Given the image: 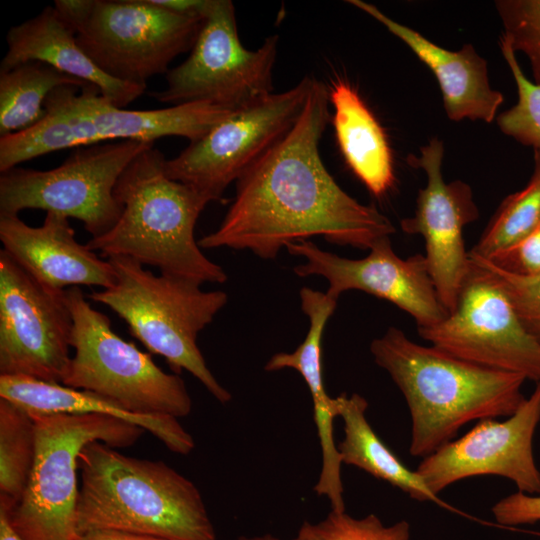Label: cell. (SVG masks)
<instances>
[{
	"instance_id": "cell-25",
	"label": "cell",
	"mask_w": 540,
	"mask_h": 540,
	"mask_svg": "<svg viewBox=\"0 0 540 540\" xmlns=\"http://www.w3.org/2000/svg\"><path fill=\"white\" fill-rule=\"evenodd\" d=\"M89 84L40 62L29 61L0 71V136L27 130L46 116L47 96L57 87Z\"/></svg>"
},
{
	"instance_id": "cell-27",
	"label": "cell",
	"mask_w": 540,
	"mask_h": 540,
	"mask_svg": "<svg viewBox=\"0 0 540 540\" xmlns=\"http://www.w3.org/2000/svg\"><path fill=\"white\" fill-rule=\"evenodd\" d=\"M539 225L540 150H534V170L528 184L504 199L470 252L491 259L523 240Z\"/></svg>"
},
{
	"instance_id": "cell-20",
	"label": "cell",
	"mask_w": 540,
	"mask_h": 540,
	"mask_svg": "<svg viewBox=\"0 0 540 540\" xmlns=\"http://www.w3.org/2000/svg\"><path fill=\"white\" fill-rule=\"evenodd\" d=\"M301 309L308 317L310 326L304 341L291 353L274 354L266 363L265 370L285 368L296 370L306 382L314 411V422L322 452V467L314 491L328 498L331 510L345 511L344 488L341 478V457L334 441V398L324 387L321 364V342L326 323L333 314L337 299L327 293L304 287L300 291Z\"/></svg>"
},
{
	"instance_id": "cell-37",
	"label": "cell",
	"mask_w": 540,
	"mask_h": 540,
	"mask_svg": "<svg viewBox=\"0 0 540 540\" xmlns=\"http://www.w3.org/2000/svg\"><path fill=\"white\" fill-rule=\"evenodd\" d=\"M234 540H281L278 537L272 535V534H263V535H255V536H239Z\"/></svg>"
},
{
	"instance_id": "cell-17",
	"label": "cell",
	"mask_w": 540,
	"mask_h": 540,
	"mask_svg": "<svg viewBox=\"0 0 540 540\" xmlns=\"http://www.w3.org/2000/svg\"><path fill=\"white\" fill-rule=\"evenodd\" d=\"M443 155V142L433 138L420 148L419 156L407 158L409 165L426 172L427 185L418 193L414 215L401 221V229L423 236L429 273L449 315L471 268L464 227L478 218L479 211L467 183L444 181Z\"/></svg>"
},
{
	"instance_id": "cell-19",
	"label": "cell",
	"mask_w": 540,
	"mask_h": 540,
	"mask_svg": "<svg viewBox=\"0 0 540 540\" xmlns=\"http://www.w3.org/2000/svg\"><path fill=\"white\" fill-rule=\"evenodd\" d=\"M348 3L385 26L433 72L450 120L467 118L491 123L495 119L504 96L491 88L487 61L472 44H465L458 51H450L388 17L373 4L362 0H349Z\"/></svg>"
},
{
	"instance_id": "cell-24",
	"label": "cell",
	"mask_w": 540,
	"mask_h": 540,
	"mask_svg": "<svg viewBox=\"0 0 540 540\" xmlns=\"http://www.w3.org/2000/svg\"><path fill=\"white\" fill-rule=\"evenodd\" d=\"M335 412L344 424V439L338 450L342 464L355 466L385 481L417 501H433L453 509L425 484L417 471L410 470L378 437L366 417L367 400L357 393L334 398Z\"/></svg>"
},
{
	"instance_id": "cell-4",
	"label": "cell",
	"mask_w": 540,
	"mask_h": 540,
	"mask_svg": "<svg viewBox=\"0 0 540 540\" xmlns=\"http://www.w3.org/2000/svg\"><path fill=\"white\" fill-rule=\"evenodd\" d=\"M165 161L153 145L128 164L114 188L122 206L119 220L86 245L102 257H129L157 267L163 275L200 285L224 283L227 274L204 255L194 236L197 219L210 201L170 179Z\"/></svg>"
},
{
	"instance_id": "cell-10",
	"label": "cell",
	"mask_w": 540,
	"mask_h": 540,
	"mask_svg": "<svg viewBox=\"0 0 540 540\" xmlns=\"http://www.w3.org/2000/svg\"><path fill=\"white\" fill-rule=\"evenodd\" d=\"M154 142L124 140L76 147L58 167L0 172V214L42 209L81 221L91 238L110 231L122 206L114 188L128 164Z\"/></svg>"
},
{
	"instance_id": "cell-28",
	"label": "cell",
	"mask_w": 540,
	"mask_h": 540,
	"mask_svg": "<svg viewBox=\"0 0 540 540\" xmlns=\"http://www.w3.org/2000/svg\"><path fill=\"white\" fill-rule=\"evenodd\" d=\"M500 48L515 80L518 101L496 117L497 125L503 134L540 150V85L525 76L516 52L502 36Z\"/></svg>"
},
{
	"instance_id": "cell-23",
	"label": "cell",
	"mask_w": 540,
	"mask_h": 540,
	"mask_svg": "<svg viewBox=\"0 0 540 540\" xmlns=\"http://www.w3.org/2000/svg\"><path fill=\"white\" fill-rule=\"evenodd\" d=\"M333 125L340 150L350 169L377 198L394 184L391 149L385 132L358 92L338 80L329 90Z\"/></svg>"
},
{
	"instance_id": "cell-32",
	"label": "cell",
	"mask_w": 540,
	"mask_h": 540,
	"mask_svg": "<svg viewBox=\"0 0 540 540\" xmlns=\"http://www.w3.org/2000/svg\"><path fill=\"white\" fill-rule=\"evenodd\" d=\"M487 260L504 271L515 275L525 277L539 276L540 225L514 246Z\"/></svg>"
},
{
	"instance_id": "cell-7",
	"label": "cell",
	"mask_w": 540,
	"mask_h": 540,
	"mask_svg": "<svg viewBox=\"0 0 540 540\" xmlns=\"http://www.w3.org/2000/svg\"><path fill=\"white\" fill-rule=\"evenodd\" d=\"M29 413L36 431L30 479L21 500L11 511L0 507L22 540H78L80 452L94 441L115 449L130 447L145 430L95 413Z\"/></svg>"
},
{
	"instance_id": "cell-9",
	"label": "cell",
	"mask_w": 540,
	"mask_h": 540,
	"mask_svg": "<svg viewBox=\"0 0 540 540\" xmlns=\"http://www.w3.org/2000/svg\"><path fill=\"white\" fill-rule=\"evenodd\" d=\"M73 319L71 357L63 385L93 392L136 414L186 417L192 400L178 374L164 372L151 355L112 330L80 287L65 290Z\"/></svg>"
},
{
	"instance_id": "cell-30",
	"label": "cell",
	"mask_w": 540,
	"mask_h": 540,
	"mask_svg": "<svg viewBox=\"0 0 540 540\" xmlns=\"http://www.w3.org/2000/svg\"><path fill=\"white\" fill-rule=\"evenodd\" d=\"M495 8L502 37L528 58L534 82L540 85V0H498Z\"/></svg>"
},
{
	"instance_id": "cell-29",
	"label": "cell",
	"mask_w": 540,
	"mask_h": 540,
	"mask_svg": "<svg viewBox=\"0 0 540 540\" xmlns=\"http://www.w3.org/2000/svg\"><path fill=\"white\" fill-rule=\"evenodd\" d=\"M410 531L406 520L385 525L373 513L356 518L346 511L331 510L317 523L304 521L292 540H410Z\"/></svg>"
},
{
	"instance_id": "cell-26",
	"label": "cell",
	"mask_w": 540,
	"mask_h": 540,
	"mask_svg": "<svg viewBox=\"0 0 540 540\" xmlns=\"http://www.w3.org/2000/svg\"><path fill=\"white\" fill-rule=\"evenodd\" d=\"M36 431L28 411L0 398V506L11 511L21 500L34 464Z\"/></svg>"
},
{
	"instance_id": "cell-12",
	"label": "cell",
	"mask_w": 540,
	"mask_h": 540,
	"mask_svg": "<svg viewBox=\"0 0 540 540\" xmlns=\"http://www.w3.org/2000/svg\"><path fill=\"white\" fill-rule=\"evenodd\" d=\"M313 77L293 88L230 114L175 158L165 161L166 175L190 186L210 202L275 146L297 121Z\"/></svg>"
},
{
	"instance_id": "cell-11",
	"label": "cell",
	"mask_w": 540,
	"mask_h": 540,
	"mask_svg": "<svg viewBox=\"0 0 540 540\" xmlns=\"http://www.w3.org/2000/svg\"><path fill=\"white\" fill-rule=\"evenodd\" d=\"M278 40L268 36L258 49H246L232 1L215 0L188 58L166 73L167 87L151 96L171 106L207 103L233 112L251 106L273 94Z\"/></svg>"
},
{
	"instance_id": "cell-35",
	"label": "cell",
	"mask_w": 540,
	"mask_h": 540,
	"mask_svg": "<svg viewBox=\"0 0 540 540\" xmlns=\"http://www.w3.org/2000/svg\"><path fill=\"white\" fill-rule=\"evenodd\" d=\"M78 540H172L159 536L115 529H96L80 534Z\"/></svg>"
},
{
	"instance_id": "cell-36",
	"label": "cell",
	"mask_w": 540,
	"mask_h": 540,
	"mask_svg": "<svg viewBox=\"0 0 540 540\" xmlns=\"http://www.w3.org/2000/svg\"><path fill=\"white\" fill-rule=\"evenodd\" d=\"M0 540H22L11 527L6 511L0 507Z\"/></svg>"
},
{
	"instance_id": "cell-8",
	"label": "cell",
	"mask_w": 540,
	"mask_h": 540,
	"mask_svg": "<svg viewBox=\"0 0 540 540\" xmlns=\"http://www.w3.org/2000/svg\"><path fill=\"white\" fill-rule=\"evenodd\" d=\"M83 52L106 75L146 86L190 51L205 19L183 16L151 0H56Z\"/></svg>"
},
{
	"instance_id": "cell-5",
	"label": "cell",
	"mask_w": 540,
	"mask_h": 540,
	"mask_svg": "<svg viewBox=\"0 0 540 540\" xmlns=\"http://www.w3.org/2000/svg\"><path fill=\"white\" fill-rule=\"evenodd\" d=\"M116 280L88 298L114 311L151 353L162 356L175 374L191 373L220 403L232 395L208 368L197 345L201 330L226 305L224 291H203L195 282L155 275L125 256L107 258Z\"/></svg>"
},
{
	"instance_id": "cell-34",
	"label": "cell",
	"mask_w": 540,
	"mask_h": 540,
	"mask_svg": "<svg viewBox=\"0 0 540 540\" xmlns=\"http://www.w3.org/2000/svg\"><path fill=\"white\" fill-rule=\"evenodd\" d=\"M215 0H151V2L174 13L205 19Z\"/></svg>"
},
{
	"instance_id": "cell-6",
	"label": "cell",
	"mask_w": 540,
	"mask_h": 540,
	"mask_svg": "<svg viewBox=\"0 0 540 540\" xmlns=\"http://www.w3.org/2000/svg\"><path fill=\"white\" fill-rule=\"evenodd\" d=\"M44 107L41 122L0 137V172L50 152L105 140L155 142L180 136L194 142L233 113L207 103L128 110L114 106L95 85L59 86L47 96Z\"/></svg>"
},
{
	"instance_id": "cell-21",
	"label": "cell",
	"mask_w": 540,
	"mask_h": 540,
	"mask_svg": "<svg viewBox=\"0 0 540 540\" xmlns=\"http://www.w3.org/2000/svg\"><path fill=\"white\" fill-rule=\"evenodd\" d=\"M8 50L0 71L29 61H40L99 88L114 106L124 108L143 94L146 86L113 79L83 52L72 27L53 6L8 31Z\"/></svg>"
},
{
	"instance_id": "cell-3",
	"label": "cell",
	"mask_w": 540,
	"mask_h": 540,
	"mask_svg": "<svg viewBox=\"0 0 540 540\" xmlns=\"http://www.w3.org/2000/svg\"><path fill=\"white\" fill-rule=\"evenodd\" d=\"M79 535L115 529L172 540H217L195 484L162 461L130 457L100 441L78 457Z\"/></svg>"
},
{
	"instance_id": "cell-14",
	"label": "cell",
	"mask_w": 540,
	"mask_h": 540,
	"mask_svg": "<svg viewBox=\"0 0 540 540\" xmlns=\"http://www.w3.org/2000/svg\"><path fill=\"white\" fill-rule=\"evenodd\" d=\"M73 319L65 290L43 286L0 251V375L62 383Z\"/></svg>"
},
{
	"instance_id": "cell-15",
	"label": "cell",
	"mask_w": 540,
	"mask_h": 540,
	"mask_svg": "<svg viewBox=\"0 0 540 540\" xmlns=\"http://www.w3.org/2000/svg\"><path fill=\"white\" fill-rule=\"evenodd\" d=\"M540 422V382L516 412L504 421L483 419L465 435L423 458L417 467L427 487L438 494L460 480L496 475L520 492L540 494V470L533 437Z\"/></svg>"
},
{
	"instance_id": "cell-22",
	"label": "cell",
	"mask_w": 540,
	"mask_h": 540,
	"mask_svg": "<svg viewBox=\"0 0 540 540\" xmlns=\"http://www.w3.org/2000/svg\"><path fill=\"white\" fill-rule=\"evenodd\" d=\"M0 398L29 412L95 413L118 418L150 432L170 451L188 455L194 439L178 418L159 414H136L93 392L27 376L0 375Z\"/></svg>"
},
{
	"instance_id": "cell-13",
	"label": "cell",
	"mask_w": 540,
	"mask_h": 540,
	"mask_svg": "<svg viewBox=\"0 0 540 540\" xmlns=\"http://www.w3.org/2000/svg\"><path fill=\"white\" fill-rule=\"evenodd\" d=\"M470 263L454 311L436 325L417 328L419 336L461 360L540 382V343L490 274Z\"/></svg>"
},
{
	"instance_id": "cell-33",
	"label": "cell",
	"mask_w": 540,
	"mask_h": 540,
	"mask_svg": "<svg viewBox=\"0 0 540 540\" xmlns=\"http://www.w3.org/2000/svg\"><path fill=\"white\" fill-rule=\"evenodd\" d=\"M491 512L496 522L503 526L534 524L540 521V494L518 491L495 503Z\"/></svg>"
},
{
	"instance_id": "cell-18",
	"label": "cell",
	"mask_w": 540,
	"mask_h": 540,
	"mask_svg": "<svg viewBox=\"0 0 540 540\" xmlns=\"http://www.w3.org/2000/svg\"><path fill=\"white\" fill-rule=\"evenodd\" d=\"M3 249L45 287L64 291L74 286L110 288L116 280L108 260L75 239L69 218L46 212L41 226L27 225L18 215L0 214Z\"/></svg>"
},
{
	"instance_id": "cell-16",
	"label": "cell",
	"mask_w": 540,
	"mask_h": 540,
	"mask_svg": "<svg viewBox=\"0 0 540 540\" xmlns=\"http://www.w3.org/2000/svg\"><path fill=\"white\" fill-rule=\"evenodd\" d=\"M290 254L305 262L293 268L296 275L324 277L327 294L335 299L347 290H360L384 299L408 313L417 328L438 324L448 316L442 305L423 254L407 259L394 252L390 237L376 241L369 254L349 259L324 251L311 241L288 245Z\"/></svg>"
},
{
	"instance_id": "cell-1",
	"label": "cell",
	"mask_w": 540,
	"mask_h": 540,
	"mask_svg": "<svg viewBox=\"0 0 540 540\" xmlns=\"http://www.w3.org/2000/svg\"><path fill=\"white\" fill-rule=\"evenodd\" d=\"M329 100L328 87L314 78L293 127L236 181L231 206L218 228L198 240L200 248L246 249L274 259L283 247L315 236L369 249L395 233L386 215L348 195L322 162Z\"/></svg>"
},
{
	"instance_id": "cell-31",
	"label": "cell",
	"mask_w": 540,
	"mask_h": 540,
	"mask_svg": "<svg viewBox=\"0 0 540 540\" xmlns=\"http://www.w3.org/2000/svg\"><path fill=\"white\" fill-rule=\"evenodd\" d=\"M469 257L495 280L510 300L527 332L540 343V275H515L471 252Z\"/></svg>"
},
{
	"instance_id": "cell-2",
	"label": "cell",
	"mask_w": 540,
	"mask_h": 540,
	"mask_svg": "<svg viewBox=\"0 0 540 540\" xmlns=\"http://www.w3.org/2000/svg\"><path fill=\"white\" fill-rule=\"evenodd\" d=\"M370 352L402 392L411 416L409 452L427 457L474 420L513 415L525 400L519 374L481 367L389 327Z\"/></svg>"
}]
</instances>
